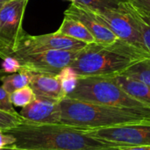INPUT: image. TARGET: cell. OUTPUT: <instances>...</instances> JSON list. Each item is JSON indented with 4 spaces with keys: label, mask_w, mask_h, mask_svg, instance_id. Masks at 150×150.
I'll return each mask as SVG.
<instances>
[{
    "label": "cell",
    "mask_w": 150,
    "mask_h": 150,
    "mask_svg": "<svg viewBox=\"0 0 150 150\" xmlns=\"http://www.w3.org/2000/svg\"><path fill=\"white\" fill-rule=\"evenodd\" d=\"M87 45L88 44L81 40L56 33L42 35H29L26 33L22 39L18 49L11 56L29 54L48 50H81Z\"/></svg>",
    "instance_id": "9"
},
{
    "label": "cell",
    "mask_w": 150,
    "mask_h": 150,
    "mask_svg": "<svg viewBox=\"0 0 150 150\" xmlns=\"http://www.w3.org/2000/svg\"><path fill=\"white\" fill-rule=\"evenodd\" d=\"M14 139L11 147L27 150H98L110 147L85 131L62 124H37L22 120L3 130Z\"/></svg>",
    "instance_id": "1"
},
{
    "label": "cell",
    "mask_w": 150,
    "mask_h": 150,
    "mask_svg": "<svg viewBox=\"0 0 150 150\" xmlns=\"http://www.w3.org/2000/svg\"><path fill=\"white\" fill-rule=\"evenodd\" d=\"M150 58V54L119 40L110 46L88 44L71 63L78 76H115Z\"/></svg>",
    "instance_id": "2"
},
{
    "label": "cell",
    "mask_w": 150,
    "mask_h": 150,
    "mask_svg": "<svg viewBox=\"0 0 150 150\" xmlns=\"http://www.w3.org/2000/svg\"><path fill=\"white\" fill-rule=\"evenodd\" d=\"M31 78H32V72L21 69L18 72L10 75L8 74L5 76H4L1 79L3 83L2 87L8 93L11 94L17 90H19L25 86H29Z\"/></svg>",
    "instance_id": "16"
},
{
    "label": "cell",
    "mask_w": 150,
    "mask_h": 150,
    "mask_svg": "<svg viewBox=\"0 0 150 150\" xmlns=\"http://www.w3.org/2000/svg\"><path fill=\"white\" fill-rule=\"evenodd\" d=\"M29 86L32 88L36 97H42L58 101L65 98L61 81L57 75L32 72Z\"/></svg>",
    "instance_id": "12"
},
{
    "label": "cell",
    "mask_w": 150,
    "mask_h": 150,
    "mask_svg": "<svg viewBox=\"0 0 150 150\" xmlns=\"http://www.w3.org/2000/svg\"><path fill=\"white\" fill-rule=\"evenodd\" d=\"M0 111L14 114L18 113L11 102L10 93H8L2 86L0 87Z\"/></svg>",
    "instance_id": "24"
},
{
    "label": "cell",
    "mask_w": 150,
    "mask_h": 150,
    "mask_svg": "<svg viewBox=\"0 0 150 150\" xmlns=\"http://www.w3.org/2000/svg\"><path fill=\"white\" fill-rule=\"evenodd\" d=\"M123 75L139 79L150 86V58L141 61L127 69Z\"/></svg>",
    "instance_id": "18"
},
{
    "label": "cell",
    "mask_w": 150,
    "mask_h": 150,
    "mask_svg": "<svg viewBox=\"0 0 150 150\" xmlns=\"http://www.w3.org/2000/svg\"><path fill=\"white\" fill-rule=\"evenodd\" d=\"M10 0H0V4H4V3H6Z\"/></svg>",
    "instance_id": "29"
},
{
    "label": "cell",
    "mask_w": 150,
    "mask_h": 150,
    "mask_svg": "<svg viewBox=\"0 0 150 150\" xmlns=\"http://www.w3.org/2000/svg\"><path fill=\"white\" fill-rule=\"evenodd\" d=\"M112 77L128 95L150 108V86L149 84L123 74Z\"/></svg>",
    "instance_id": "13"
},
{
    "label": "cell",
    "mask_w": 150,
    "mask_h": 150,
    "mask_svg": "<svg viewBox=\"0 0 150 150\" xmlns=\"http://www.w3.org/2000/svg\"><path fill=\"white\" fill-rule=\"evenodd\" d=\"M125 2H127V0H76L75 3L91 10L102 11L106 9H117Z\"/></svg>",
    "instance_id": "20"
},
{
    "label": "cell",
    "mask_w": 150,
    "mask_h": 150,
    "mask_svg": "<svg viewBox=\"0 0 150 150\" xmlns=\"http://www.w3.org/2000/svg\"><path fill=\"white\" fill-rule=\"evenodd\" d=\"M10 98L13 106L25 107L36 98V95L30 86H25L11 93Z\"/></svg>",
    "instance_id": "19"
},
{
    "label": "cell",
    "mask_w": 150,
    "mask_h": 150,
    "mask_svg": "<svg viewBox=\"0 0 150 150\" xmlns=\"http://www.w3.org/2000/svg\"><path fill=\"white\" fill-rule=\"evenodd\" d=\"M64 16L70 17L83 23L93 35L96 43L98 45L110 46L120 40L111 30L99 22L90 11L78 4L71 3L65 11Z\"/></svg>",
    "instance_id": "10"
},
{
    "label": "cell",
    "mask_w": 150,
    "mask_h": 150,
    "mask_svg": "<svg viewBox=\"0 0 150 150\" xmlns=\"http://www.w3.org/2000/svg\"><path fill=\"white\" fill-rule=\"evenodd\" d=\"M1 68V69L6 74H13L18 72L21 69V64L14 56H7L3 59Z\"/></svg>",
    "instance_id": "23"
},
{
    "label": "cell",
    "mask_w": 150,
    "mask_h": 150,
    "mask_svg": "<svg viewBox=\"0 0 150 150\" xmlns=\"http://www.w3.org/2000/svg\"><path fill=\"white\" fill-rule=\"evenodd\" d=\"M0 150H27V149H17L14 147H5V148H2Z\"/></svg>",
    "instance_id": "27"
},
{
    "label": "cell",
    "mask_w": 150,
    "mask_h": 150,
    "mask_svg": "<svg viewBox=\"0 0 150 150\" xmlns=\"http://www.w3.org/2000/svg\"><path fill=\"white\" fill-rule=\"evenodd\" d=\"M59 107L61 112L60 124L83 131L150 124V116L67 97L60 100Z\"/></svg>",
    "instance_id": "3"
},
{
    "label": "cell",
    "mask_w": 150,
    "mask_h": 150,
    "mask_svg": "<svg viewBox=\"0 0 150 150\" xmlns=\"http://www.w3.org/2000/svg\"><path fill=\"white\" fill-rule=\"evenodd\" d=\"M55 33L81 40L86 44L96 43L95 38L83 23L68 16H64L61 26Z\"/></svg>",
    "instance_id": "14"
},
{
    "label": "cell",
    "mask_w": 150,
    "mask_h": 150,
    "mask_svg": "<svg viewBox=\"0 0 150 150\" xmlns=\"http://www.w3.org/2000/svg\"><path fill=\"white\" fill-rule=\"evenodd\" d=\"M114 149H112V148H109V149H98V150H113Z\"/></svg>",
    "instance_id": "30"
},
{
    "label": "cell",
    "mask_w": 150,
    "mask_h": 150,
    "mask_svg": "<svg viewBox=\"0 0 150 150\" xmlns=\"http://www.w3.org/2000/svg\"><path fill=\"white\" fill-rule=\"evenodd\" d=\"M59 102L51 98L36 97L33 101L23 107L19 114L25 121L37 124H58L61 120Z\"/></svg>",
    "instance_id": "11"
},
{
    "label": "cell",
    "mask_w": 150,
    "mask_h": 150,
    "mask_svg": "<svg viewBox=\"0 0 150 150\" xmlns=\"http://www.w3.org/2000/svg\"><path fill=\"white\" fill-rule=\"evenodd\" d=\"M14 143V139L8 134L0 130V149L5 147H11Z\"/></svg>",
    "instance_id": "25"
},
{
    "label": "cell",
    "mask_w": 150,
    "mask_h": 150,
    "mask_svg": "<svg viewBox=\"0 0 150 150\" xmlns=\"http://www.w3.org/2000/svg\"><path fill=\"white\" fill-rule=\"evenodd\" d=\"M80 50H48L34 54L14 55L21 69L36 73L57 75L65 67L70 66Z\"/></svg>",
    "instance_id": "7"
},
{
    "label": "cell",
    "mask_w": 150,
    "mask_h": 150,
    "mask_svg": "<svg viewBox=\"0 0 150 150\" xmlns=\"http://www.w3.org/2000/svg\"><path fill=\"white\" fill-rule=\"evenodd\" d=\"M85 132L112 149L150 145V124L128 125Z\"/></svg>",
    "instance_id": "6"
},
{
    "label": "cell",
    "mask_w": 150,
    "mask_h": 150,
    "mask_svg": "<svg viewBox=\"0 0 150 150\" xmlns=\"http://www.w3.org/2000/svg\"><path fill=\"white\" fill-rule=\"evenodd\" d=\"M134 26L141 34L146 49L150 54V17L142 16L137 13L127 2L122 4Z\"/></svg>",
    "instance_id": "15"
},
{
    "label": "cell",
    "mask_w": 150,
    "mask_h": 150,
    "mask_svg": "<svg viewBox=\"0 0 150 150\" xmlns=\"http://www.w3.org/2000/svg\"><path fill=\"white\" fill-rule=\"evenodd\" d=\"M67 98L113 106L150 116V108L128 95L112 76H79Z\"/></svg>",
    "instance_id": "4"
},
{
    "label": "cell",
    "mask_w": 150,
    "mask_h": 150,
    "mask_svg": "<svg viewBox=\"0 0 150 150\" xmlns=\"http://www.w3.org/2000/svg\"><path fill=\"white\" fill-rule=\"evenodd\" d=\"M57 76L61 81L63 93L65 97H67L76 87L79 76L75 71V69L70 66H68L62 69L59 72V74H57Z\"/></svg>",
    "instance_id": "17"
},
{
    "label": "cell",
    "mask_w": 150,
    "mask_h": 150,
    "mask_svg": "<svg viewBox=\"0 0 150 150\" xmlns=\"http://www.w3.org/2000/svg\"><path fill=\"white\" fill-rule=\"evenodd\" d=\"M23 119L19 113H10L0 111V130H5L16 127L18 125Z\"/></svg>",
    "instance_id": "21"
},
{
    "label": "cell",
    "mask_w": 150,
    "mask_h": 150,
    "mask_svg": "<svg viewBox=\"0 0 150 150\" xmlns=\"http://www.w3.org/2000/svg\"><path fill=\"white\" fill-rule=\"evenodd\" d=\"M127 3L140 15L150 17V0H127Z\"/></svg>",
    "instance_id": "22"
},
{
    "label": "cell",
    "mask_w": 150,
    "mask_h": 150,
    "mask_svg": "<svg viewBox=\"0 0 150 150\" xmlns=\"http://www.w3.org/2000/svg\"><path fill=\"white\" fill-rule=\"evenodd\" d=\"M66 1H69V2H71V3H75V2H76V0H66Z\"/></svg>",
    "instance_id": "31"
},
{
    "label": "cell",
    "mask_w": 150,
    "mask_h": 150,
    "mask_svg": "<svg viewBox=\"0 0 150 150\" xmlns=\"http://www.w3.org/2000/svg\"><path fill=\"white\" fill-rule=\"evenodd\" d=\"M4 4H5V3H4V4H0V9L2 8V6H3V5H4Z\"/></svg>",
    "instance_id": "32"
},
{
    "label": "cell",
    "mask_w": 150,
    "mask_h": 150,
    "mask_svg": "<svg viewBox=\"0 0 150 150\" xmlns=\"http://www.w3.org/2000/svg\"><path fill=\"white\" fill-rule=\"evenodd\" d=\"M28 0H10L0 9V58L17 52L26 33L23 18Z\"/></svg>",
    "instance_id": "5"
},
{
    "label": "cell",
    "mask_w": 150,
    "mask_h": 150,
    "mask_svg": "<svg viewBox=\"0 0 150 150\" xmlns=\"http://www.w3.org/2000/svg\"><path fill=\"white\" fill-rule=\"evenodd\" d=\"M86 9L90 11L99 22L111 30L120 40L148 52L141 34L134 26L126 10L122 6V4L117 9H106L102 11L91 10L89 8Z\"/></svg>",
    "instance_id": "8"
},
{
    "label": "cell",
    "mask_w": 150,
    "mask_h": 150,
    "mask_svg": "<svg viewBox=\"0 0 150 150\" xmlns=\"http://www.w3.org/2000/svg\"><path fill=\"white\" fill-rule=\"evenodd\" d=\"M113 150H150V145L128 147V148H120V149H114Z\"/></svg>",
    "instance_id": "26"
},
{
    "label": "cell",
    "mask_w": 150,
    "mask_h": 150,
    "mask_svg": "<svg viewBox=\"0 0 150 150\" xmlns=\"http://www.w3.org/2000/svg\"><path fill=\"white\" fill-rule=\"evenodd\" d=\"M6 75H8V74H6L5 72H4L2 69H0V81H1V79L4 77V76H5Z\"/></svg>",
    "instance_id": "28"
}]
</instances>
